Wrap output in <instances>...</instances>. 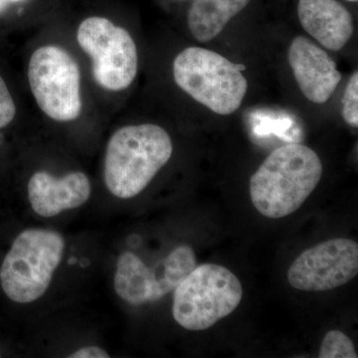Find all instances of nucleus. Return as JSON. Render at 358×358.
Segmentation results:
<instances>
[{
  "mask_svg": "<svg viewBox=\"0 0 358 358\" xmlns=\"http://www.w3.org/2000/svg\"><path fill=\"white\" fill-rule=\"evenodd\" d=\"M70 358H108L109 353L99 346H85L69 355Z\"/></svg>",
  "mask_w": 358,
  "mask_h": 358,
  "instance_id": "19",
  "label": "nucleus"
},
{
  "mask_svg": "<svg viewBox=\"0 0 358 358\" xmlns=\"http://www.w3.org/2000/svg\"><path fill=\"white\" fill-rule=\"evenodd\" d=\"M289 64L301 94L310 102L327 103L341 81L334 59L305 36L294 38L288 52Z\"/></svg>",
  "mask_w": 358,
  "mask_h": 358,
  "instance_id": "10",
  "label": "nucleus"
},
{
  "mask_svg": "<svg viewBox=\"0 0 358 358\" xmlns=\"http://www.w3.org/2000/svg\"><path fill=\"white\" fill-rule=\"evenodd\" d=\"M64 251V238L56 231L32 228L21 232L0 267V285L7 298L17 303L41 298Z\"/></svg>",
  "mask_w": 358,
  "mask_h": 358,
  "instance_id": "6",
  "label": "nucleus"
},
{
  "mask_svg": "<svg viewBox=\"0 0 358 358\" xmlns=\"http://www.w3.org/2000/svg\"><path fill=\"white\" fill-rule=\"evenodd\" d=\"M196 256L189 246L176 247L162 262V274L159 289L162 298L174 291L179 282L196 267Z\"/></svg>",
  "mask_w": 358,
  "mask_h": 358,
  "instance_id": "16",
  "label": "nucleus"
},
{
  "mask_svg": "<svg viewBox=\"0 0 358 358\" xmlns=\"http://www.w3.org/2000/svg\"><path fill=\"white\" fill-rule=\"evenodd\" d=\"M343 117L352 128H358V72L348 80L343 96Z\"/></svg>",
  "mask_w": 358,
  "mask_h": 358,
  "instance_id": "18",
  "label": "nucleus"
},
{
  "mask_svg": "<svg viewBox=\"0 0 358 358\" xmlns=\"http://www.w3.org/2000/svg\"><path fill=\"white\" fill-rule=\"evenodd\" d=\"M60 13L40 27L26 46L25 88L36 115L49 126L63 131L99 129L106 117L94 98Z\"/></svg>",
  "mask_w": 358,
  "mask_h": 358,
  "instance_id": "1",
  "label": "nucleus"
},
{
  "mask_svg": "<svg viewBox=\"0 0 358 358\" xmlns=\"http://www.w3.org/2000/svg\"><path fill=\"white\" fill-rule=\"evenodd\" d=\"M162 268L157 275L140 257L124 252L117 262L114 278L115 293L129 305L140 306L162 299L159 291Z\"/></svg>",
  "mask_w": 358,
  "mask_h": 358,
  "instance_id": "12",
  "label": "nucleus"
},
{
  "mask_svg": "<svg viewBox=\"0 0 358 358\" xmlns=\"http://www.w3.org/2000/svg\"><path fill=\"white\" fill-rule=\"evenodd\" d=\"M173 150L171 134L159 124H120L110 134L103 150V185L117 199H133L169 164Z\"/></svg>",
  "mask_w": 358,
  "mask_h": 358,
  "instance_id": "3",
  "label": "nucleus"
},
{
  "mask_svg": "<svg viewBox=\"0 0 358 358\" xmlns=\"http://www.w3.org/2000/svg\"><path fill=\"white\" fill-rule=\"evenodd\" d=\"M320 358H357L352 339L341 331H329L320 346Z\"/></svg>",
  "mask_w": 358,
  "mask_h": 358,
  "instance_id": "17",
  "label": "nucleus"
},
{
  "mask_svg": "<svg viewBox=\"0 0 358 358\" xmlns=\"http://www.w3.org/2000/svg\"><path fill=\"white\" fill-rule=\"evenodd\" d=\"M322 176V160L315 150L301 143L282 145L250 178L252 203L265 217H287L305 203Z\"/></svg>",
  "mask_w": 358,
  "mask_h": 358,
  "instance_id": "4",
  "label": "nucleus"
},
{
  "mask_svg": "<svg viewBox=\"0 0 358 358\" xmlns=\"http://www.w3.org/2000/svg\"><path fill=\"white\" fill-rule=\"evenodd\" d=\"M350 2H357V0H348Z\"/></svg>",
  "mask_w": 358,
  "mask_h": 358,
  "instance_id": "20",
  "label": "nucleus"
},
{
  "mask_svg": "<svg viewBox=\"0 0 358 358\" xmlns=\"http://www.w3.org/2000/svg\"><path fill=\"white\" fill-rule=\"evenodd\" d=\"M251 0H193L186 16L188 30L199 43L215 39Z\"/></svg>",
  "mask_w": 358,
  "mask_h": 358,
  "instance_id": "13",
  "label": "nucleus"
},
{
  "mask_svg": "<svg viewBox=\"0 0 358 358\" xmlns=\"http://www.w3.org/2000/svg\"><path fill=\"white\" fill-rule=\"evenodd\" d=\"M358 273V245L338 238L306 250L288 271L293 288L307 292L329 291L352 281Z\"/></svg>",
  "mask_w": 358,
  "mask_h": 358,
  "instance_id": "8",
  "label": "nucleus"
},
{
  "mask_svg": "<svg viewBox=\"0 0 358 358\" xmlns=\"http://www.w3.org/2000/svg\"><path fill=\"white\" fill-rule=\"evenodd\" d=\"M245 69L217 52L190 46L173 58L171 78L195 102L215 114L229 115L241 107L248 91Z\"/></svg>",
  "mask_w": 358,
  "mask_h": 358,
  "instance_id": "5",
  "label": "nucleus"
},
{
  "mask_svg": "<svg viewBox=\"0 0 358 358\" xmlns=\"http://www.w3.org/2000/svg\"><path fill=\"white\" fill-rule=\"evenodd\" d=\"M27 194L37 215L55 217L88 201L92 194L91 179L80 169L59 176L48 169H36L28 178Z\"/></svg>",
  "mask_w": 358,
  "mask_h": 358,
  "instance_id": "9",
  "label": "nucleus"
},
{
  "mask_svg": "<svg viewBox=\"0 0 358 358\" xmlns=\"http://www.w3.org/2000/svg\"><path fill=\"white\" fill-rule=\"evenodd\" d=\"M27 110L15 85L0 66V136L24 122Z\"/></svg>",
  "mask_w": 358,
  "mask_h": 358,
  "instance_id": "15",
  "label": "nucleus"
},
{
  "mask_svg": "<svg viewBox=\"0 0 358 358\" xmlns=\"http://www.w3.org/2000/svg\"><path fill=\"white\" fill-rule=\"evenodd\" d=\"M298 16L303 30L327 50H341L355 31L352 14L338 0H300Z\"/></svg>",
  "mask_w": 358,
  "mask_h": 358,
  "instance_id": "11",
  "label": "nucleus"
},
{
  "mask_svg": "<svg viewBox=\"0 0 358 358\" xmlns=\"http://www.w3.org/2000/svg\"><path fill=\"white\" fill-rule=\"evenodd\" d=\"M62 8V0H0V39L39 29Z\"/></svg>",
  "mask_w": 358,
  "mask_h": 358,
  "instance_id": "14",
  "label": "nucleus"
},
{
  "mask_svg": "<svg viewBox=\"0 0 358 358\" xmlns=\"http://www.w3.org/2000/svg\"><path fill=\"white\" fill-rule=\"evenodd\" d=\"M242 298L241 282L227 268L196 266L174 289L173 317L187 331H205L234 312Z\"/></svg>",
  "mask_w": 358,
  "mask_h": 358,
  "instance_id": "7",
  "label": "nucleus"
},
{
  "mask_svg": "<svg viewBox=\"0 0 358 358\" xmlns=\"http://www.w3.org/2000/svg\"><path fill=\"white\" fill-rule=\"evenodd\" d=\"M81 59L92 93L106 120L117 114L140 74V48L114 6H92L76 15L60 13Z\"/></svg>",
  "mask_w": 358,
  "mask_h": 358,
  "instance_id": "2",
  "label": "nucleus"
}]
</instances>
